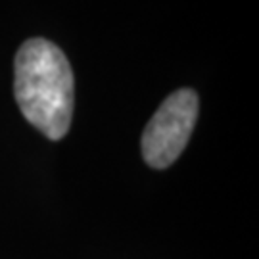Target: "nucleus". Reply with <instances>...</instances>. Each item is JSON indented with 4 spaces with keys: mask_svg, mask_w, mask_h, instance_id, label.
I'll list each match as a JSON object with an SVG mask.
<instances>
[{
    "mask_svg": "<svg viewBox=\"0 0 259 259\" xmlns=\"http://www.w3.org/2000/svg\"><path fill=\"white\" fill-rule=\"evenodd\" d=\"M14 71V94L25 119L50 140L64 139L75 104L67 56L47 38H29L16 54Z\"/></svg>",
    "mask_w": 259,
    "mask_h": 259,
    "instance_id": "f257e3e1",
    "label": "nucleus"
},
{
    "mask_svg": "<svg viewBox=\"0 0 259 259\" xmlns=\"http://www.w3.org/2000/svg\"><path fill=\"white\" fill-rule=\"evenodd\" d=\"M198 94L181 89L169 94L142 133V157L152 169L173 165L186 148L198 119Z\"/></svg>",
    "mask_w": 259,
    "mask_h": 259,
    "instance_id": "f03ea898",
    "label": "nucleus"
}]
</instances>
